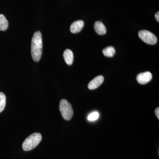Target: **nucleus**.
Listing matches in <instances>:
<instances>
[{
  "label": "nucleus",
  "mask_w": 159,
  "mask_h": 159,
  "mask_svg": "<svg viewBox=\"0 0 159 159\" xmlns=\"http://www.w3.org/2000/svg\"><path fill=\"white\" fill-rule=\"evenodd\" d=\"M104 77L101 75L95 77L93 80H91L88 84V88L89 89L93 90L99 87V86L103 83Z\"/></svg>",
  "instance_id": "6"
},
{
  "label": "nucleus",
  "mask_w": 159,
  "mask_h": 159,
  "mask_svg": "<svg viewBox=\"0 0 159 159\" xmlns=\"http://www.w3.org/2000/svg\"><path fill=\"white\" fill-rule=\"evenodd\" d=\"M9 23L5 16L0 14V31H5L8 29Z\"/></svg>",
  "instance_id": "10"
},
{
  "label": "nucleus",
  "mask_w": 159,
  "mask_h": 159,
  "mask_svg": "<svg viewBox=\"0 0 159 159\" xmlns=\"http://www.w3.org/2000/svg\"><path fill=\"white\" fill-rule=\"evenodd\" d=\"M63 57L67 64L71 65L74 60V54L70 49H66L64 52Z\"/></svg>",
  "instance_id": "9"
},
{
  "label": "nucleus",
  "mask_w": 159,
  "mask_h": 159,
  "mask_svg": "<svg viewBox=\"0 0 159 159\" xmlns=\"http://www.w3.org/2000/svg\"><path fill=\"white\" fill-rule=\"evenodd\" d=\"M140 39L148 44L154 45L157 43V38L155 34L147 30H141L139 32Z\"/></svg>",
  "instance_id": "4"
},
{
  "label": "nucleus",
  "mask_w": 159,
  "mask_h": 159,
  "mask_svg": "<svg viewBox=\"0 0 159 159\" xmlns=\"http://www.w3.org/2000/svg\"><path fill=\"white\" fill-rule=\"evenodd\" d=\"M99 117V114L97 112H94L89 115L88 119L90 121H93L97 120Z\"/></svg>",
  "instance_id": "13"
},
{
  "label": "nucleus",
  "mask_w": 159,
  "mask_h": 159,
  "mask_svg": "<svg viewBox=\"0 0 159 159\" xmlns=\"http://www.w3.org/2000/svg\"><path fill=\"white\" fill-rule=\"evenodd\" d=\"M84 26V22L82 20L75 21L70 26V31L72 33H77L81 31Z\"/></svg>",
  "instance_id": "7"
},
{
  "label": "nucleus",
  "mask_w": 159,
  "mask_h": 159,
  "mask_svg": "<svg viewBox=\"0 0 159 159\" xmlns=\"http://www.w3.org/2000/svg\"><path fill=\"white\" fill-rule=\"evenodd\" d=\"M6 104V97L5 94L2 92H0V113L2 112Z\"/></svg>",
  "instance_id": "12"
},
{
  "label": "nucleus",
  "mask_w": 159,
  "mask_h": 159,
  "mask_svg": "<svg viewBox=\"0 0 159 159\" xmlns=\"http://www.w3.org/2000/svg\"><path fill=\"white\" fill-rule=\"evenodd\" d=\"M102 53L104 56L106 57H112L116 53V50L114 47L110 46L103 49L102 50Z\"/></svg>",
  "instance_id": "11"
},
{
  "label": "nucleus",
  "mask_w": 159,
  "mask_h": 159,
  "mask_svg": "<svg viewBox=\"0 0 159 159\" xmlns=\"http://www.w3.org/2000/svg\"><path fill=\"white\" fill-rule=\"evenodd\" d=\"M155 114L156 115L157 118L159 119V108L157 107L155 110Z\"/></svg>",
  "instance_id": "14"
},
{
  "label": "nucleus",
  "mask_w": 159,
  "mask_h": 159,
  "mask_svg": "<svg viewBox=\"0 0 159 159\" xmlns=\"http://www.w3.org/2000/svg\"><path fill=\"white\" fill-rule=\"evenodd\" d=\"M94 29L97 34L99 35H103L106 33V28L104 24L101 21H97L95 23Z\"/></svg>",
  "instance_id": "8"
},
{
  "label": "nucleus",
  "mask_w": 159,
  "mask_h": 159,
  "mask_svg": "<svg viewBox=\"0 0 159 159\" xmlns=\"http://www.w3.org/2000/svg\"><path fill=\"white\" fill-rule=\"evenodd\" d=\"M59 109L63 118L66 120H70L74 115V111L70 102L62 99L60 102Z\"/></svg>",
  "instance_id": "3"
},
{
  "label": "nucleus",
  "mask_w": 159,
  "mask_h": 159,
  "mask_svg": "<svg viewBox=\"0 0 159 159\" xmlns=\"http://www.w3.org/2000/svg\"><path fill=\"white\" fill-rule=\"evenodd\" d=\"M42 36L40 31H37L32 37L31 44V54L34 61H39L42 54Z\"/></svg>",
  "instance_id": "1"
},
{
  "label": "nucleus",
  "mask_w": 159,
  "mask_h": 159,
  "mask_svg": "<svg viewBox=\"0 0 159 159\" xmlns=\"http://www.w3.org/2000/svg\"><path fill=\"white\" fill-rule=\"evenodd\" d=\"M42 138V135L39 133H34L30 135L23 142V150L28 151L34 149L39 144Z\"/></svg>",
  "instance_id": "2"
},
{
  "label": "nucleus",
  "mask_w": 159,
  "mask_h": 159,
  "mask_svg": "<svg viewBox=\"0 0 159 159\" xmlns=\"http://www.w3.org/2000/svg\"><path fill=\"white\" fill-rule=\"evenodd\" d=\"M155 16L156 19L157 21L158 22H159V12L157 11L155 15Z\"/></svg>",
  "instance_id": "15"
},
{
  "label": "nucleus",
  "mask_w": 159,
  "mask_h": 159,
  "mask_svg": "<svg viewBox=\"0 0 159 159\" xmlns=\"http://www.w3.org/2000/svg\"><path fill=\"white\" fill-rule=\"evenodd\" d=\"M152 79V74L150 72H145L138 74L137 80L139 84H145L149 82Z\"/></svg>",
  "instance_id": "5"
}]
</instances>
